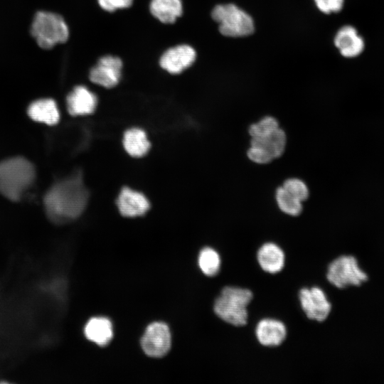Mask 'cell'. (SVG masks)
<instances>
[{
    "instance_id": "d4e9b609",
    "label": "cell",
    "mask_w": 384,
    "mask_h": 384,
    "mask_svg": "<svg viewBox=\"0 0 384 384\" xmlns=\"http://www.w3.org/2000/svg\"><path fill=\"white\" fill-rule=\"evenodd\" d=\"M318 9L325 14L339 11L343 4V0H314Z\"/></svg>"
},
{
    "instance_id": "8fae6325",
    "label": "cell",
    "mask_w": 384,
    "mask_h": 384,
    "mask_svg": "<svg viewBox=\"0 0 384 384\" xmlns=\"http://www.w3.org/2000/svg\"><path fill=\"white\" fill-rule=\"evenodd\" d=\"M196 53L188 45H179L168 49L160 58L161 67L171 74H178L195 61Z\"/></svg>"
},
{
    "instance_id": "30bf717a",
    "label": "cell",
    "mask_w": 384,
    "mask_h": 384,
    "mask_svg": "<svg viewBox=\"0 0 384 384\" xmlns=\"http://www.w3.org/2000/svg\"><path fill=\"white\" fill-rule=\"evenodd\" d=\"M122 62L118 57L105 55L99 59L97 64L91 69L90 80L106 88L117 85L121 77Z\"/></svg>"
},
{
    "instance_id": "6da1fadb",
    "label": "cell",
    "mask_w": 384,
    "mask_h": 384,
    "mask_svg": "<svg viewBox=\"0 0 384 384\" xmlns=\"http://www.w3.org/2000/svg\"><path fill=\"white\" fill-rule=\"evenodd\" d=\"M89 197L80 172L53 184L44 196L48 217L62 224L78 218L84 211Z\"/></svg>"
},
{
    "instance_id": "2e32d148",
    "label": "cell",
    "mask_w": 384,
    "mask_h": 384,
    "mask_svg": "<svg viewBox=\"0 0 384 384\" xmlns=\"http://www.w3.org/2000/svg\"><path fill=\"white\" fill-rule=\"evenodd\" d=\"M257 260L260 267L266 272L276 274L280 272L285 262L283 250L275 243L266 242L257 251Z\"/></svg>"
},
{
    "instance_id": "ffe728a7",
    "label": "cell",
    "mask_w": 384,
    "mask_h": 384,
    "mask_svg": "<svg viewBox=\"0 0 384 384\" xmlns=\"http://www.w3.org/2000/svg\"><path fill=\"white\" fill-rule=\"evenodd\" d=\"M123 145L127 152L134 157L144 156L151 146L146 133L139 128L129 129L125 132Z\"/></svg>"
},
{
    "instance_id": "ac0fdd59",
    "label": "cell",
    "mask_w": 384,
    "mask_h": 384,
    "mask_svg": "<svg viewBox=\"0 0 384 384\" xmlns=\"http://www.w3.org/2000/svg\"><path fill=\"white\" fill-rule=\"evenodd\" d=\"M28 114L34 121L53 125L60 119L59 110L52 99H41L33 102L28 107Z\"/></svg>"
},
{
    "instance_id": "3957f363",
    "label": "cell",
    "mask_w": 384,
    "mask_h": 384,
    "mask_svg": "<svg viewBox=\"0 0 384 384\" xmlns=\"http://www.w3.org/2000/svg\"><path fill=\"white\" fill-rule=\"evenodd\" d=\"M252 297L248 289L225 287L215 301L214 312L226 323L235 326H245L248 317L247 306Z\"/></svg>"
},
{
    "instance_id": "277c9868",
    "label": "cell",
    "mask_w": 384,
    "mask_h": 384,
    "mask_svg": "<svg viewBox=\"0 0 384 384\" xmlns=\"http://www.w3.org/2000/svg\"><path fill=\"white\" fill-rule=\"evenodd\" d=\"M31 34L39 47L50 49L68 40L69 30L63 18L59 14L38 11L31 23Z\"/></svg>"
},
{
    "instance_id": "d6986e66",
    "label": "cell",
    "mask_w": 384,
    "mask_h": 384,
    "mask_svg": "<svg viewBox=\"0 0 384 384\" xmlns=\"http://www.w3.org/2000/svg\"><path fill=\"white\" fill-rule=\"evenodd\" d=\"M150 11L161 22L172 23L182 14V3L181 0H152Z\"/></svg>"
},
{
    "instance_id": "7c38bea8",
    "label": "cell",
    "mask_w": 384,
    "mask_h": 384,
    "mask_svg": "<svg viewBox=\"0 0 384 384\" xmlns=\"http://www.w3.org/2000/svg\"><path fill=\"white\" fill-rule=\"evenodd\" d=\"M120 213L124 217L144 215L149 209V202L142 193L124 187L117 200Z\"/></svg>"
},
{
    "instance_id": "52a82bcc",
    "label": "cell",
    "mask_w": 384,
    "mask_h": 384,
    "mask_svg": "<svg viewBox=\"0 0 384 384\" xmlns=\"http://www.w3.org/2000/svg\"><path fill=\"white\" fill-rule=\"evenodd\" d=\"M286 140V134L279 127L265 136L251 137L247 157L257 164H267L283 154Z\"/></svg>"
},
{
    "instance_id": "603a6c76",
    "label": "cell",
    "mask_w": 384,
    "mask_h": 384,
    "mask_svg": "<svg viewBox=\"0 0 384 384\" xmlns=\"http://www.w3.org/2000/svg\"><path fill=\"white\" fill-rule=\"evenodd\" d=\"M277 120L271 116H267L249 127V134L251 137L265 136L279 128Z\"/></svg>"
},
{
    "instance_id": "5bb4252c",
    "label": "cell",
    "mask_w": 384,
    "mask_h": 384,
    "mask_svg": "<svg viewBox=\"0 0 384 384\" xmlns=\"http://www.w3.org/2000/svg\"><path fill=\"white\" fill-rule=\"evenodd\" d=\"M257 341L267 347L280 345L285 339L287 329L284 324L273 319H264L258 322L255 329Z\"/></svg>"
},
{
    "instance_id": "cb8c5ba5",
    "label": "cell",
    "mask_w": 384,
    "mask_h": 384,
    "mask_svg": "<svg viewBox=\"0 0 384 384\" xmlns=\"http://www.w3.org/2000/svg\"><path fill=\"white\" fill-rule=\"evenodd\" d=\"M282 187L292 196L300 201H305L309 196V189L306 184L301 179L291 178L287 179Z\"/></svg>"
},
{
    "instance_id": "484cf974",
    "label": "cell",
    "mask_w": 384,
    "mask_h": 384,
    "mask_svg": "<svg viewBox=\"0 0 384 384\" xmlns=\"http://www.w3.org/2000/svg\"><path fill=\"white\" fill-rule=\"evenodd\" d=\"M133 0H98L102 9L107 11H114L117 9L129 7Z\"/></svg>"
},
{
    "instance_id": "44dd1931",
    "label": "cell",
    "mask_w": 384,
    "mask_h": 384,
    "mask_svg": "<svg viewBox=\"0 0 384 384\" xmlns=\"http://www.w3.org/2000/svg\"><path fill=\"white\" fill-rule=\"evenodd\" d=\"M198 263L201 272L205 275L213 277L218 273L221 261L220 255L214 249L206 247L201 250Z\"/></svg>"
},
{
    "instance_id": "e0dca14e",
    "label": "cell",
    "mask_w": 384,
    "mask_h": 384,
    "mask_svg": "<svg viewBox=\"0 0 384 384\" xmlns=\"http://www.w3.org/2000/svg\"><path fill=\"white\" fill-rule=\"evenodd\" d=\"M84 334L89 341L100 346H105L112 339V324L105 317H93L85 324Z\"/></svg>"
},
{
    "instance_id": "8992f818",
    "label": "cell",
    "mask_w": 384,
    "mask_h": 384,
    "mask_svg": "<svg viewBox=\"0 0 384 384\" xmlns=\"http://www.w3.org/2000/svg\"><path fill=\"white\" fill-rule=\"evenodd\" d=\"M213 19L219 24L223 36L241 37L254 32V22L251 16L233 4L216 6L212 11Z\"/></svg>"
},
{
    "instance_id": "ba28073f",
    "label": "cell",
    "mask_w": 384,
    "mask_h": 384,
    "mask_svg": "<svg viewBox=\"0 0 384 384\" xmlns=\"http://www.w3.org/2000/svg\"><path fill=\"white\" fill-rule=\"evenodd\" d=\"M171 335L168 326L162 322L149 325L141 339V346L144 353L152 358H161L169 351Z\"/></svg>"
},
{
    "instance_id": "7a4b0ae2",
    "label": "cell",
    "mask_w": 384,
    "mask_h": 384,
    "mask_svg": "<svg viewBox=\"0 0 384 384\" xmlns=\"http://www.w3.org/2000/svg\"><path fill=\"white\" fill-rule=\"evenodd\" d=\"M33 164L23 157H14L0 162V193L6 198L18 201L35 179Z\"/></svg>"
},
{
    "instance_id": "9a60e30c",
    "label": "cell",
    "mask_w": 384,
    "mask_h": 384,
    "mask_svg": "<svg viewBox=\"0 0 384 384\" xmlns=\"http://www.w3.org/2000/svg\"><path fill=\"white\" fill-rule=\"evenodd\" d=\"M334 43L341 54L346 58H353L361 54L364 49V41L351 26H345L337 32Z\"/></svg>"
},
{
    "instance_id": "7402d4cb",
    "label": "cell",
    "mask_w": 384,
    "mask_h": 384,
    "mask_svg": "<svg viewBox=\"0 0 384 384\" xmlns=\"http://www.w3.org/2000/svg\"><path fill=\"white\" fill-rule=\"evenodd\" d=\"M275 199L279 208L289 215L297 216L302 210V201L289 194L282 186L276 190Z\"/></svg>"
},
{
    "instance_id": "5b68a950",
    "label": "cell",
    "mask_w": 384,
    "mask_h": 384,
    "mask_svg": "<svg viewBox=\"0 0 384 384\" xmlns=\"http://www.w3.org/2000/svg\"><path fill=\"white\" fill-rule=\"evenodd\" d=\"M326 279L335 287L343 289L361 286L368 280V274L355 255H342L328 265Z\"/></svg>"
},
{
    "instance_id": "4fadbf2b",
    "label": "cell",
    "mask_w": 384,
    "mask_h": 384,
    "mask_svg": "<svg viewBox=\"0 0 384 384\" xmlns=\"http://www.w3.org/2000/svg\"><path fill=\"white\" fill-rule=\"evenodd\" d=\"M97 104L96 95L82 85L75 87L67 97L68 110L73 116L93 113Z\"/></svg>"
},
{
    "instance_id": "9c48e42d",
    "label": "cell",
    "mask_w": 384,
    "mask_h": 384,
    "mask_svg": "<svg viewBox=\"0 0 384 384\" xmlns=\"http://www.w3.org/2000/svg\"><path fill=\"white\" fill-rule=\"evenodd\" d=\"M299 299L302 310L309 319L324 321L329 316L331 304L319 287L302 288L299 292Z\"/></svg>"
}]
</instances>
